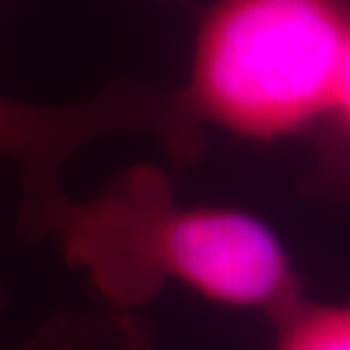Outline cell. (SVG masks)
I'll return each instance as SVG.
<instances>
[{
  "label": "cell",
  "mask_w": 350,
  "mask_h": 350,
  "mask_svg": "<svg viewBox=\"0 0 350 350\" xmlns=\"http://www.w3.org/2000/svg\"><path fill=\"white\" fill-rule=\"evenodd\" d=\"M55 237L66 264L118 312L148 305L171 282L273 321L303 300L289 253L262 219L182 205L169 175L150 164L118 171L87 200L73 198Z\"/></svg>",
  "instance_id": "obj_1"
},
{
  "label": "cell",
  "mask_w": 350,
  "mask_h": 350,
  "mask_svg": "<svg viewBox=\"0 0 350 350\" xmlns=\"http://www.w3.org/2000/svg\"><path fill=\"white\" fill-rule=\"evenodd\" d=\"M350 44V0H212L196 25L185 87L187 130L291 137L330 116Z\"/></svg>",
  "instance_id": "obj_2"
},
{
  "label": "cell",
  "mask_w": 350,
  "mask_h": 350,
  "mask_svg": "<svg viewBox=\"0 0 350 350\" xmlns=\"http://www.w3.org/2000/svg\"><path fill=\"white\" fill-rule=\"evenodd\" d=\"M128 132H155L180 157L196 150L169 91L116 82L55 105L0 96V159L18 171L21 239L37 243L57 234L73 202L64 182L71 159L100 139Z\"/></svg>",
  "instance_id": "obj_3"
},
{
  "label": "cell",
  "mask_w": 350,
  "mask_h": 350,
  "mask_svg": "<svg viewBox=\"0 0 350 350\" xmlns=\"http://www.w3.org/2000/svg\"><path fill=\"white\" fill-rule=\"evenodd\" d=\"M21 350H150L148 334L132 312L55 314L25 339Z\"/></svg>",
  "instance_id": "obj_4"
},
{
  "label": "cell",
  "mask_w": 350,
  "mask_h": 350,
  "mask_svg": "<svg viewBox=\"0 0 350 350\" xmlns=\"http://www.w3.org/2000/svg\"><path fill=\"white\" fill-rule=\"evenodd\" d=\"M273 350H350V307L300 300L278 321Z\"/></svg>",
  "instance_id": "obj_5"
},
{
  "label": "cell",
  "mask_w": 350,
  "mask_h": 350,
  "mask_svg": "<svg viewBox=\"0 0 350 350\" xmlns=\"http://www.w3.org/2000/svg\"><path fill=\"white\" fill-rule=\"evenodd\" d=\"M330 118H337L339 123H344L350 130V44L344 53V59H341L337 82H334Z\"/></svg>",
  "instance_id": "obj_6"
},
{
  "label": "cell",
  "mask_w": 350,
  "mask_h": 350,
  "mask_svg": "<svg viewBox=\"0 0 350 350\" xmlns=\"http://www.w3.org/2000/svg\"><path fill=\"white\" fill-rule=\"evenodd\" d=\"M5 303H7V291H5L3 282H0V314H3V310H5Z\"/></svg>",
  "instance_id": "obj_7"
}]
</instances>
